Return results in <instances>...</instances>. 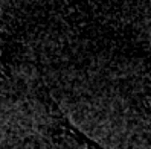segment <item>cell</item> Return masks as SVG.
I'll return each instance as SVG.
<instances>
[{
    "mask_svg": "<svg viewBox=\"0 0 151 149\" xmlns=\"http://www.w3.org/2000/svg\"><path fill=\"white\" fill-rule=\"evenodd\" d=\"M55 137L61 149H102L92 140L84 137L81 133H78L76 129H73L64 120L58 125Z\"/></svg>",
    "mask_w": 151,
    "mask_h": 149,
    "instance_id": "obj_1",
    "label": "cell"
}]
</instances>
